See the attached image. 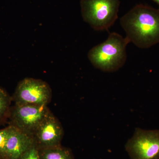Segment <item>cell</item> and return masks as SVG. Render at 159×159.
I'll return each instance as SVG.
<instances>
[{
  "label": "cell",
  "instance_id": "cell-1",
  "mask_svg": "<svg viewBox=\"0 0 159 159\" xmlns=\"http://www.w3.org/2000/svg\"><path fill=\"white\" fill-rule=\"evenodd\" d=\"M120 25L129 43L141 49L159 43V9L139 4L121 18Z\"/></svg>",
  "mask_w": 159,
  "mask_h": 159
},
{
  "label": "cell",
  "instance_id": "cell-2",
  "mask_svg": "<svg viewBox=\"0 0 159 159\" xmlns=\"http://www.w3.org/2000/svg\"><path fill=\"white\" fill-rule=\"evenodd\" d=\"M129 43L126 37L112 32L106 40L89 50L88 57L96 69L105 72H116L126 62V48Z\"/></svg>",
  "mask_w": 159,
  "mask_h": 159
},
{
  "label": "cell",
  "instance_id": "cell-3",
  "mask_svg": "<svg viewBox=\"0 0 159 159\" xmlns=\"http://www.w3.org/2000/svg\"><path fill=\"white\" fill-rule=\"evenodd\" d=\"M119 0H81L84 20L97 31H108L118 18Z\"/></svg>",
  "mask_w": 159,
  "mask_h": 159
},
{
  "label": "cell",
  "instance_id": "cell-4",
  "mask_svg": "<svg viewBox=\"0 0 159 159\" xmlns=\"http://www.w3.org/2000/svg\"><path fill=\"white\" fill-rule=\"evenodd\" d=\"M51 113L47 105L15 103L10 108L8 117L10 125L33 137L39 126Z\"/></svg>",
  "mask_w": 159,
  "mask_h": 159
},
{
  "label": "cell",
  "instance_id": "cell-5",
  "mask_svg": "<svg viewBox=\"0 0 159 159\" xmlns=\"http://www.w3.org/2000/svg\"><path fill=\"white\" fill-rule=\"evenodd\" d=\"M125 149L130 159H159V129L136 128Z\"/></svg>",
  "mask_w": 159,
  "mask_h": 159
},
{
  "label": "cell",
  "instance_id": "cell-6",
  "mask_svg": "<svg viewBox=\"0 0 159 159\" xmlns=\"http://www.w3.org/2000/svg\"><path fill=\"white\" fill-rule=\"evenodd\" d=\"M51 90L47 82L25 78L18 84L12 99L16 104L47 105L51 98Z\"/></svg>",
  "mask_w": 159,
  "mask_h": 159
},
{
  "label": "cell",
  "instance_id": "cell-7",
  "mask_svg": "<svg viewBox=\"0 0 159 159\" xmlns=\"http://www.w3.org/2000/svg\"><path fill=\"white\" fill-rule=\"evenodd\" d=\"M63 129L58 119L51 113L39 126L33 135L39 149L60 146Z\"/></svg>",
  "mask_w": 159,
  "mask_h": 159
},
{
  "label": "cell",
  "instance_id": "cell-8",
  "mask_svg": "<svg viewBox=\"0 0 159 159\" xmlns=\"http://www.w3.org/2000/svg\"><path fill=\"white\" fill-rule=\"evenodd\" d=\"M34 143L33 137L11 125L6 143L5 159H19Z\"/></svg>",
  "mask_w": 159,
  "mask_h": 159
},
{
  "label": "cell",
  "instance_id": "cell-9",
  "mask_svg": "<svg viewBox=\"0 0 159 159\" xmlns=\"http://www.w3.org/2000/svg\"><path fill=\"white\" fill-rule=\"evenodd\" d=\"M39 150L41 159H74L70 151L60 146Z\"/></svg>",
  "mask_w": 159,
  "mask_h": 159
},
{
  "label": "cell",
  "instance_id": "cell-10",
  "mask_svg": "<svg viewBox=\"0 0 159 159\" xmlns=\"http://www.w3.org/2000/svg\"><path fill=\"white\" fill-rule=\"evenodd\" d=\"M11 98L4 89L0 87V123L8 116Z\"/></svg>",
  "mask_w": 159,
  "mask_h": 159
},
{
  "label": "cell",
  "instance_id": "cell-11",
  "mask_svg": "<svg viewBox=\"0 0 159 159\" xmlns=\"http://www.w3.org/2000/svg\"><path fill=\"white\" fill-rule=\"evenodd\" d=\"M11 129L10 125L6 128L0 129V157L5 159V152L7 140Z\"/></svg>",
  "mask_w": 159,
  "mask_h": 159
},
{
  "label": "cell",
  "instance_id": "cell-12",
  "mask_svg": "<svg viewBox=\"0 0 159 159\" xmlns=\"http://www.w3.org/2000/svg\"><path fill=\"white\" fill-rule=\"evenodd\" d=\"M19 159H41L39 148L34 143L21 156Z\"/></svg>",
  "mask_w": 159,
  "mask_h": 159
},
{
  "label": "cell",
  "instance_id": "cell-13",
  "mask_svg": "<svg viewBox=\"0 0 159 159\" xmlns=\"http://www.w3.org/2000/svg\"><path fill=\"white\" fill-rule=\"evenodd\" d=\"M152 1H153L155 2L159 6V0H152Z\"/></svg>",
  "mask_w": 159,
  "mask_h": 159
},
{
  "label": "cell",
  "instance_id": "cell-14",
  "mask_svg": "<svg viewBox=\"0 0 159 159\" xmlns=\"http://www.w3.org/2000/svg\"><path fill=\"white\" fill-rule=\"evenodd\" d=\"M0 159H3V158H2L0 157Z\"/></svg>",
  "mask_w": 159,
  "mask_h": 159
}]
</instances>
